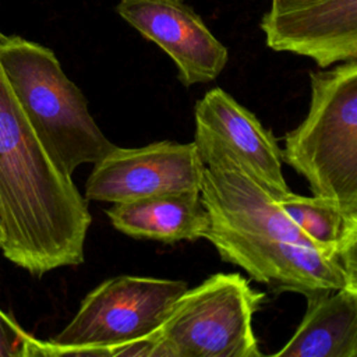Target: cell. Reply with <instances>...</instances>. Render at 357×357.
<instances>
[{
	"instance_id": "cell-9",
	"label": "cell",
	"mask_w": 357,
	"mask_h": 357,
	"mask_svg": "<svg viewBox=\"0 0 357 357\" xmlns=\"http://www.w3.org/2000/svg\"><path fill=\"white\" fill-rule=\"evenodd\" d=\"M266 45L326 68L357 60V0H272L261 20Z\"/></svg>"
},
{
	"instance_id": "cell-14",
	"label": "cell",
	"mask_w": 357,
	"mask_h": 357,
	"mask_svg": "<svg viewBox=\"0 0 357 357\" xmlns=\"http://www.w3.org/2000/svg\"><path fill=\"white\" fill-rule=\"evenodd\" d=\"M53 356L50 340L43 342L26 331L0 308V357Z\"/></svg>"
},
{
	"instance_id": "cell-2",
	"label": "cell",
	"mask_w": 357,
	"mask_h": 357,
	"mask_svg": "<svg viewBox=\"0 0 357 357\" xmlns=\"http://www.w3.org/2000/svg\"><path fill=\"white\" fill-rule=\"evenodd\" d=\"M0 66L39 142L60 172L73 176L78 166L93 165L114 146L53 50L0 33Z\"/></svg>"
},
{
	"instance_id": "cell-10",
	"label": "cell",
	"mask_w": 357,
	"mask_h": 357,
	"mask_svg": "<svg viewBox=\"0 0 357 357\" xmlns=\"http://www.w3.org/2000/svg\"><path fill=\"white\" fill-rule=\"evenodd\" d=\"M116 11L170 56L184 86L213 81L227 64V47L184 0H120Z\"/></svg>"
},
{
	"instance_id": "cell-11",
	"label": "cell",
	"mask_w": 357,
	"mask_h": 357,
	"mask_svg": "<svg viewBox=\"0 0 357 357\" xmlns=\"http://www.w3.org/2000/svg\"><path fill=\"white\" fill-rule=\"evenodd\" d=\"M106 215L114 229L134 237L173 244L205 237L211 219L199 192H173L116 202Z\"/></svg>"
},
{
	"instance_id": "cell-13",
	"label": "cell",
	"mask_w": 357,
	"mask_h": 357,
	"mask_svg": "<svg viewBox=\"0 0 357 357\" xmlns=\"http://www.w3.org/2000/svg\"><path fill=\"white\" fill-rule=\"evenodd\" d=\"M293 223L326 251L357 261V216H349L333 202L293 192L276 201Z\"/></svg>"
},
{
	"instance_id": "cell-15",
	"label": "cell",
	"mask_w": 357,
	"mask_h": 357,
	"mask_svg": "<svg viewBox=\"0 0 357 357\" xmlns=\"http://www.w3.org/2000/svg\"><path fill=\"white\" fill-rule=\"evenodd\" d=\"M0 244H1V227H0Z\"/></svg>"
},
{
	"instance_id": "cell-7",
	"label": "cell",
	"mask_w": 357,
	"mask_h": 357,
	"mask_svg": "<svg viewBox=\"0 0 357 357\" xmlns=\"http://www.w3.org/2000/svg\"><path fill=\"white\" fill-rule=\"evenodd\" d=\"M205 163L195 142H152L113 146L93 163L85 183L86 201L127 202L173 192H199Z\"/></svg>"
},
{
	"instance_id": "cell-1",
	"label": "cell",
	"mask_w": 357,
	"mask_h": 357,
	"mask_svg": "<svg viewBox=\"0 0 357 357\" xmlns=\"http://www.w3.org/2000/svg\"><path fill=\"white\" fill-rule=\"evenodd\" d=\"M91 222L88 201L43 149L0 66L3 255L36 278L81 265Z\"/></svg>"
},
{
	"instance_id": "cell-4",
	"label": "cell",
	"mask_w": 357,
	"mask_h": 357,
	"mask_svg": "<svg viewBox=\"0 0 357 357\" xmlns=\"http://www.w3.org/2000/svg\"><path fill=\"white\" fill-rule=\"evenodd\" d=\"M264 301L240 273H215L188 287L153 333L114 356L261 357L252 317Z\"/></svg>"
},
{
	"instance_id": "cell-8",
	"label": "cell",
	"mask_w": 357,
	"mask_h": 357,
	"mask_svg": "<svg viewBox=\"0 0 357 357\" xmlns=\"http://www.w3.org/2000/svg\"><path fill=\"white\" fill-rule=\"evenodd\" d=\"M195 137L199 158L222 155L262 187L275 201L290 192L282 173V149L271 130L220 88L195 103Z\"/></svg>"
},
{
	"instance_id": "cell-12",
	"label": "cell",
	"mask_w": 357,
	"mask_h": 357,
	"mask_svg": "<svg viewBox=\"0 0 357 357\" xmlns=\"http://www.w3.org/2000/svg\"><path fill=\"white\" fill-rule=\"evenodd\" d=\"M305 314L275 357H356L357 286L307 298Z\"/></svg>"
},
{
	"instance_id": "cell-5",
	"label": "cell",
	"mask_w": 357,
	"mask_h": 357,
	"mask_svg": "<svg viewBox=\"0 0 357 357\" xmlns=\"http://www.w3.org/2000/svg\"><path fill=\"white\" fill-rule=\"evenodd\" d=\"M187 282L121 275L89 291L50 343L53 356H114L124 344L153 333Z\"/></svg>"
},
{
	"instance_id": "cell-6",
	"label": "cell",
	"mask_w": 357,
	"mask_h": 357,
	"mask_svg": "<svg viewBox=\"0 0 357 357\" xmlns=\"http://www.w3.org/2000/svg\"><path fill=\"white\" fill-rule=\"evenodd\" d=\"M204 238L215 245L223 261L276 291H294L308 298L357 286V262L335 252L236 230L216 219H211Z\"/></svg>"
},
{
	"instance_id": "cell-3",
	"label": "cell",
	"mask_w": 357,
	"mask_h": 357,
	"mask_svg": "<svg viewBox=\"0 0 357 357\" xmlns=\"http://www.w3.org/2000/svg\"><path fill=\"white\" fill-rule=\"evenodd\" d=\"M305 119L284 137L282 159L312 195L357 216V60L310 73Z\"/></svg>"
}]
</instances>
